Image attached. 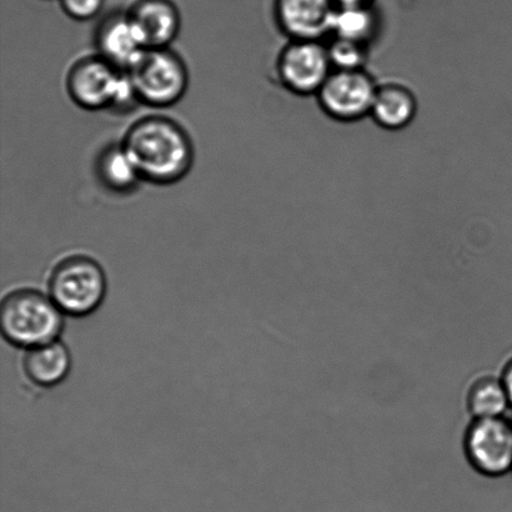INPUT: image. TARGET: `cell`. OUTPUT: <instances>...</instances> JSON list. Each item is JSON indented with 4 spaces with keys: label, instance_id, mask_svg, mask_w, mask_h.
<instances>
[{
    "label": "cell",
    "instance_id": "cell-12",
    "mask_svg": "<svg viewBox=\"0 0 512 512\" xmlns=\"http://www.w3.org/2000/svg\"><path fill=\"white\" fill-rule=\"evenodd\" d=\"M418 110V98L408 85L385 82L376 89L370 117L379 127L398 132L414 122Z\"/></svg>",
    "mask_w": 512,
    "mask_h": 512
},
{
    "label": "cell",
    "instance_id": "cell-11",
    "mask_svg": "<svg viewBox=\"0 0 512 512\" xmlns=\"http://www.w3.org/2000/svg\"><path fill=\"white\" fill-rule=\"evenodd\" d=\"M95 47L99 57L123 72H128L147 50L128 12L109 14L102 20L95 32Z\"/></svg>",
    "mask_w": 512,
    "mask_h": 512
},
{
    "label": "cell",
    "instance_id": "cell-8",
    "mask_svg": "<svg viewBox=\"0 0 512 512\" xmlns=\"http://www.w3.org/2000/svg\"><path fill=\"white\" fill-rule=\"evenodd\" d=\"M466 458L481 475L501 478L512 473V420L474 419L464 439Z\"/></svg>",
    "mask_w": 512,
    "mask_h": 512
},
{
    "label": "cell",
    "instance_id": "cell-18",
    "mask_svg": "<svg viewBox=\"0 0 512 512\" xmlns=\"http://www.w3.org/2000/svg\"><path fill=\"white\" fill-rule=\"evenodd\" d=\"M60 4L70 18L88 22L102 12L105 0H60Z\"/></svg>",
    "mask_w": 512,
    "mask_h": 512
},
{
    "label": "cell",
    "instance_id": "cell-17",
    "mask_svg": "<svg viewBox=\"0 0 512 512\" xmlns=\"http://www.w3.org/2000/svg\"><path fill=\"white\" fill-rule=\"evenodd\" d=\"M328 50L333 68L339 70L365 69L369 58V45L340 38H331Z\"/></svg>",
    "mask_w": 512,
    "mask_h": 512
},
{
    "label": "cell",
    "instance_id": "cell-20",
    "mask_svg": "<svg viewBox=\"0 0 512 512\" xmlns=\"http://www.w3.org/2000/svg\"><path fill=\"white\" fill-rule=\"evenodd\" d=\"M373 0H335L338 5H358V4H371Z\"/></svg>",
    "mask_w": 512,
    "mask_h": 512
},
{
    "label": "cell",
    "instance_id": "cell-4",
    "mask_svg": "<svg viewBox=\"0 0 512 512\" xmlns=\"http://www.w3.org/2000/svg\"><path fill=\"white\" fill-rule=\"evenodd\" d=\"M48 288L50 299L63 314L83 318L102 305L107 295V276L97 260L72 255L54 266Z\"/></svg>",
    "mask_w": 512,
    "mask_h": 512
},
{
    "label": "cell",
    "instance_id": "cell-6",
    "mask_svg": "<svg viewBox=\"0 0 512 512\" xmlns=\"http://www.w3.org/2000/svg\"><path fill=\"white\" fill-rule=\"evenodd\" d=\"M379 83L365 69H334L316 94L321 110L341 123L370 117Z\"/></svg>",
    "mask_w": 512,
    "mask_h": 512
},
{
    "label": "cell",
    "instance_id": "cell-19",
    "mask_svg": "<svg viewBox=\"0 0 512 512\" xmlns=\"http://www.w3.org/2000/svg\"><path fill=\"white\" fill-rule=\"evenodd\" d=\"M501 380H503L506 393L509 395V400L512 408V356L506 361V364L503 369V373L500 375Z\"/></svg>",
    "mask_w": 512,
    "mask_h": 512
},
{
    "label": "cell",
    "instance_id": "cell-1",
    "mask_svg": "<svg viewBox=\"0 0 512 512\" xmlns=\"http://www.w3.org/2000/svg\"><path fill=\"white\" fill-rule=\"evenodd\" d=\"M120 143L143 182L167 187L182 182L193 168L192 138L183 125L164 115L138 119L130 125Z\"/></svg>",
    "mask_w": 512,
    "mask_h": 512
},
{
    "label": "cell",
    "instance_id": "cell-15",
    "mask_svg": "<svg viewBox=\"0 0 512 512\" xmlns=\"http://www.w3.org/2000/svg\"><path fill=\"white\" fill-rule=\"evenodd\" d=\"M379 32V17L371 4L338 5L335 10L331 38L369 45Z\"/></svg>",
    "mask_w": 512,
    "mask_h": 512
},
{
    "label": "cell",
    "instance_id": "cell-16",
    "mask_svg": "<svg viewBox=\"0 0 512 512\" xmlns=\"http://www.w3.org/2000/svg\"><path fill=\"white\" fill-rule=\"evenodd\" d=\"M466 403L474 419L501 418L511 408L503 380L493 375L474 381L468 391Z\"/></svg>",
    "mask_w": 512,
    "mask_h": 512
},
{
    "label": "cell",
    "instance_id": "cell-14",
    "mask_svg": "<svg viewBox=\"0 0 512 512\" xmlns=\"http://www.w3.org/2000/svg\"><path fill=\"white\" fill-rule=\"evenodd\" d=\"M97 174L105 188L118 194L133 192L143 182L122 143L109 145L99 154Z\"/></svg>",
    "mask_w": 512,
    "mask_h": 512
},
{
    "label": "cell",
    "instance_id": "cell-7",
    "mask_svg": "<svg viewBox=\"0 0 512 512\" xmlns=\"http://www.w3.org/2000/svg\"><path fill=\"white\" fill-rule=\"evenodd\" d=\"M333 70L328 44L323 40H289L276 60L280 83L301 97H316Z\"/></svg>",
    "mask_w": 512,
    "mask_h": 512
},
{
    "label": "cell",
    "instance_id": "cell-5",
    "mask_svg": "<svg viewBox=\"0 0 512 512\" xmlns=\"http://www.w3.org/2000/svg\"><path fill=\"white\" fill-rule=\"evenodd\" d=\"M139 103L152 108H169L187 94V64L170 48L147 49L128 70Z\"/></svg>",
    "mask_w": 512,
    "mask_h": 512
},
{
    "label": "cell",
    "instance_id": "cell-10",
    "mask_svg": "<svg viewBox=\"0 0 512 512\" xmlns=\"http://www.w3.org/2000/svg\"><path fill=\"white\" fill-rule=\"evenodd\" d=\"M127 12L145 49L170 48L182 29L173 0H137Z\"/></svg>",
    "mask_w": 512,
    "mask_h": 512
},
{
    "label": "cell",
    "instance_id": "cell-9",
    "mask_svg": "<svg viewBox=\"0 0 512 512\" xmlns=\"http://www.w3.org/2000/svg\"><path fill=\"white\" fill-rule=\"evenodd\" d=\"M335 0H275L276 24L289 40H323L331 34Z\"/></svg>",
    "mask_w": 512,
    "mask_h": 512
},
{
    "label": "cell",
    "instance_id": "cell-13",
    "mask_svg": "<svg viewBox=\"0 0 512 512\" xmlns=\"http://www.w3.org/2000/svg\"><path fill=\"white\" fill-rule=\"evenodd\" d=\"M24 371L34 384L50 388L63 383L72 368L67 346L60 341L28 349L24 356Z\"/></svg>",
    "mask_w": 512,
    "mask_h": 512
},
{
    "label": "cell",
    "instance_id": "cell-2",
    "mask_svg": "<svg viewBox=\"0 0 512 512\" xmlns=\"http://www.w3.org/2000/svg\"><path fill=\"white\" fill-rule=\"evenodd\" d=\"M62 311L40 291L19 289L9 293L0 306L4 339L18 348H37L53 343L62 334Z\"/></svg>",
    "mask_w": 512,
    "mask_h": 512
},
{
    "label": "cell",
    "instance_id": "cell-3",
    "mask_svg": "<svg viewBox=\"0 0 512 512\" xmlns=\"http://www.w3.org/2000/svg\"><path fill=\"white\" fill-rule=\"evenodd\" d=\"M65 83L70 99L90 112L125 109L138 102L128 73L98 54L77 60L69 69Z\"/></svg>",
    "mask_w": 512,
    "mask_h": 512
}]
</instances>
